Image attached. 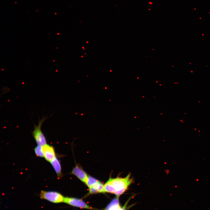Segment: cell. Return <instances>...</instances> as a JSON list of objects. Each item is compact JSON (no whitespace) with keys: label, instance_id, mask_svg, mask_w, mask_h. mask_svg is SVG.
Listing matches in <instances>:
<instances>
[{"label":"cell","instance_id":"cell-5","mask_svg":"<svg viewBox=\"0 0 210 210\" xmlns=\"http://www.w3.org/2000/svg\"><path fill=\"white\" fill-rule=\"evenodd\" d=\"M44 157L49 162H51L56 157L54 148L51 146L46 144L43 146Z\"/></svg>","mask_w":210,"mask_h":210},{"label":"cell","instance_id":"cell-10","mask_svg":"<svg viewBox=\"0 0 210 210\" xmlns=\"http://www.w3.org/2000/svg\"><path fill=\"white\" fill-rule=\"evenodd\" d=\"M99 181L98 180L94 177L88 176V180L85 184L89 188L97 183Z\"/></svg>","mask_w":210,"mask_h":210},{"label":"cell","instance_id":"cell-6","mask_svg":"<svg viewBox=\"0 0 210 210\" xmlns=\"http://www.w3.org/2000/svg\"><path fill=\"white\" fill-rule=\"evenodd\" d=\"M71 173L82 182L86 183L88 176L79 166L76 165L73 169Z\"/></svg>","mask_w":210,"mask_h":210},{"label":"cell","instance_id":"cell-11","mask_svg":"<svg viewBox=\"0 0 210 210\" xmlns=\"http://www.w3.org/2000/svg\"><path fill=\"white\" fill-rule=\"evenodd\" d=\"M43 146L38 145L34 148L35 153L37 156L40 157H44V153L43 149Z\"/></svg>","mask_w":210,"mask_h":210},{"label":"cell","instance_id":"cell-9","mask_svg":"<svg viewBox=\"0 0 210 210\" xmlns=\"http://www.w3.org/2000/svg\"><path fill=\"white\" fill-rule=\"evenodd\" d=\"M51 164L55 171L58 178H60L62 176L61 167L60 162L58 158L55 157L51 162Z\"/></svg>","mask_w":210,"mask_h":210},{"label":"cell","instance_id":"cell-2","mask_svg":"<svg viewBox=\"0 0 210 210\" xmlns=\"http://www.w3.org/2000/svg\"><path fill=\"white\" fill-rule=\"evenodd\" d=\"M48 118L44 117L39 120L38 125H35L32 132V135L38 145L43 146L46 144V137L41 130V126L43 122Z\"/></svg>","mask_w":210,"mask_h":210},{"label":"cell","instance_id":"cell-3","mask_svg":"<svg viewBox=\"0 0 210 210\" xmlns=\"http://www.w3.org/2000/svg\"><path fill=\"white\" fill-rule=\"evenodd\" d=\"M40 197L54 203L63 202L64 197L59 192L55 191L42 190L40 194Z\"/></svg>","mask_w":210,"mask_h":210},{"label":"cell","instance_id":"cell-12","mask_svg":"<svg viewBox=\"0 0 210 210\" xmlns=\"http://www.w3.org/2000/svg\"><path fill=\"white\" fill-rule=\"evenodd\" d=\"M128 201L129 200L126 202L124 206L123 207H122V208L121 210H126V206L127 205V204Z\"/></svg>","mask_w":210,"mask_h":210},{"label":"cell","instance_id":"cell-7","mask_svg":"<svg viewBox=\"0 0 210 210\" xmlns=\"http://www.w3.org/2000/svg\"><path fill=\"white\" fill-rule=\"evenodd\" d=\"M122 208L120 204L118 197H117L112 200L105 210H121Z\"/></svg>","mask_w":210,"mask_h":210},{"label":"cell","instance_id":"cell-1","mask_svg":"<svg viewBox=\"0 0 210 210\" xmlns=\"http://www.w3.org/2000/svg\"><path fill=\"white\" fill-rule=\"evenodd\" d=\"M130 174L126 177L110 178L104 185V192L115 195L119 197L128 188L133 182Z\"/></svg>","mask_w":210,"mask_h":210},{"label":"cell","instance_id":"cell-4","mask_svg":"<svg viewBox=\"0 0 210 210\" xmlns=\"http://www.w3.org/2000/svg\"><path fill=\"white\" fill-rule=\"evenodd\" d=\"M63 202L74 206L81 208L88 209H92L82 200L77 198L64 197Z\"/></svg>","mask_w":210,"mask_h":210},{"label":"cell","instance_id":"cell-8","mask_svg":"<svg viewBox=\"0 0 210 210\" xmlns=\"http://www.w3.org/2000/svg\"><path fill=\"white\" fill-rule=\"evenodd\" d=\"M89 188V193L95 194L99 193H104V185L99 181L97 183Z\"/></svg>","mask_w":210,"mask_h":210}]
</instances>
